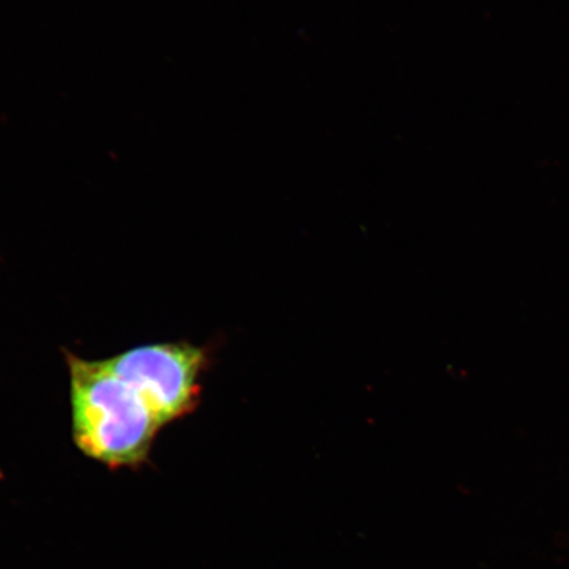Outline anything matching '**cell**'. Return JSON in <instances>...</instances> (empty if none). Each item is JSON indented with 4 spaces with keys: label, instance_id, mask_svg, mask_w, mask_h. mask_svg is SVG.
I'll return each mask as SVG.
<instances>
[{
    "label": "cell",
    "instance_id": "1",
    "mask_svg": "<svg viewBox=\"0 0 569 569\" xmlns=\"http://www.w3.org/2000/svg\"><path fill=\"white\" fill-rule=\"evenodd\" d=\"M66 352L70 383L71 432L84 457L112 471L146 466L163 429L139 391L109 362Z\"/></svg>",
    "mask_w": 569,
    "mask_h": 569
},
{
    "label": "cell",
    "instance_id": "2",
    "mask_svg": "<svg viewBox=\"0 0 569 569\" xmlns=\"http://www.w3.org/2000/svg\"><path fill=\"white\" fill-rule=\"evenodd\" d=\"M209 359L203 347L170 341L134 347L106 360L113 372L139 391L166 427L198 408Z\"/></svg>",
    "mask_w": 569,
    "mask_h": 569
}]
</instances>
